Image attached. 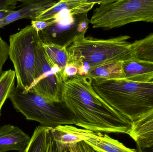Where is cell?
Listing matches in <instances>:
<instances>
[{"label": "cell", "mask_w": 153, "mask_h": 152, "mask_svg": "<svg viewBox=\"0 0 153 152\" xmlns=\"http://www.w3.org/2000/svg\"><path fill=\"white\" fill-rule=\"evenodd\" d=\"M92 81L77 75L63 83L62 101L73 114L76 126L95 133L128 134L132 121L98 95Z\"/></svg>", "instance_id": "obj_1"}, {"label": "cell", "mask_w": 153, "mask_h": 152, "mask_svg": "<svg viewBox=\"0 0 153 152\" xmlns=\"http://www.w3.org/2000/svg\"><path fill=\"white\" fill-rule=\"evenodd\" d=\"M92 85L101 98L132 122L153 110V83L96 79Z\"/></svg>", "instance_id": "obj_2"}, {"label": "cell", "mask_w": 153, "mask_h": 152, "mask_svg": "<svg viewBox=\"0 0 153 152\" xmlns=\"http://www.w3.org/2000/svg\"><path fill=\"white\" fill-rule=\"evenodd\" d=\"M129 36L109 39L92 37H79L67 48L69 63L78 68V75L86 76L97 67L114 61H123L133 58L132 43Z\"/></svg>", "instance_id": "obj_3"}, {"label": "cell", "mask_w": 153, "mask_h": 152, "mask_svg": "<svg viewBox=\"0 0 153 152\" xmlns=\"http://www.w3.org/2000/svg\"><path fill=\"white\" fill-rule=\"evenodd\" d=\"M14 109L27 120L53 128L62 125H76L73 114L64 102L51 101L38 94L15 87L9 97Z\"/></svg>", "instance_id": "obj_4"}, {"label": "cell", "mask_w": 153, "mask_h": 152, "mask_svg": "<svg viewBox=\"0 0 153 152\" xmlns=\"http://www.w3.org/2000/svg\"><path fill=\"white\" fill-rule=\"evenodd\" d=\"M90 19L94 28L108 30L137 21L153 22V0H104Z\"/></svg>", "instance_id": "obj_5"}, {"label": "cell", "mask_w": 153, "mask_h": 152, "mask_svg": "<svg viewBox=\"0 0 153 152\" xmlns=\"http://www.w3.org/2000/svg\"><path fill=\"white\" fill-rule=\"evenodd\" d=\"M39 37L30 25L10 35L9 57L14 67L16 88L28 91L35 83L36 51Z\"/></svg>", "instance_id": "obj_6"}, {"label": "cell", "mask_w": 153, "mask_h": 152, "mask_svg": "<svg viewBox=\"0 0 153 152\" xmlns=\"http://www.w3.org/2000/svg\"><path fill=\"white\" fill-rule=\"evenodd\" d=\"M54 18L53 24L38 32L39 38L43 43L65 48L85 35L90 23L88 13L74 15L66 9H62Z\"/></svg>", "instance_id": "obj_7"}, {"label": "cell", "mask_w": 153, "mask_h": 152, "mask_svg": "<svg viewBox=\"0 0 153 152\" xmlns=\"http://www.w3.org/2000/svg\"><path fill=\"white\" fill-rule=\"evenodd\" d=\"M63 72L49 60L40 38L36 51V72L34 85L28 91L34 92L51 101H62Z\"/></svg>", "instance_id": "obj_8"}, {"label": "cell", "mask_w": 153, "mask_h": 152, "mask_svg": "<svg viewBox=\"0 0 153 152\" xmlns=\"http://www.w3.org/2000/svg\"><path fill=\"white\" fill-rule=\"evenodd\" d=\"M50 133L59 152H63L80 142H85L94 137L96 133L71 125H62L52 128Z\"/></svg>", "instance_id": "obj_9"}, {"label": "cell", "mask_w": 153, "mask_h": 152, "mask_svg": "<svg viewBox=\"0 0 153 152\" xmlns=\"http://www.w3.org/2000/svg\"><path fill=\"white\" fill-rule=\"evenodd\" d=\"M21 8L13 11L5 18L0 21V28L21 19L36 20L38 17L54 6L59 1L54 0H20Z\"/></svg>", "instance_id": "obj_10"}, {"label": "cell", "mask_w": 153, "mask_h": 152, "mask_svg": "<svg viewBox=\"0 0 153 152\" xmlns=\"http://www.w3.org/2000/svg\"><path fill=\"white\" fill-rule=\"evenodd\" d=\"M31 137L19 128L8 124L0 127V152L27 150Z\"/></svg>", "instance_id": "obj_11"}, {"label": "cell", "mask_w": 153, "mask_h": 152, "mask_svg": "<svg viewBox=\"0 0 153 152\" xmlns=\"http://www.w3.org/2000/svg\"><path fill=\"white\" fill-rule=\"evenodd\" d=\"M126 79L140 83H153V62L133 58L123 62Z\"/></svg>", "instance_id": "obj_12"}, {"label": "cell", "mask_w": 153, "mask_h": 152, "mask_svg": "<svg viewBox=\"0 0 153 152\" xmlns=\"http://www.w3.org/2000/svg\"><path fill=\"white\" fill-rule=\"evenodd\" d=\"M128 134L136 142L137 146L148 147L153 145V118L139 119L132 122Z\"/></svg>", "instance_id": "obj_13"}, {"label": "cell", "mask_w": 153, "mask_h": 152, "mask_svg": "<svg viewBox=\"0 0 153 152\" xmlns=\"http://www.w3.org/2000/svg\"><path fill=\"white\" fill-rule=\"evenodd\" d=\"M94 152H138L128 148L123 144L106 134L96 133L94 137L85 142Z\"/></svg>", "instance_id": "obj_14"}, {"label": "cell", "mask_w": 153, "mask_h": 152, "mask_svg": "<svg viewBox=\"0 0 153 152\" xmlns=\"http://www.w3.org/2000/svg\"><path fill=\"white\" fill-rule=\"evenodd\" d=\"M123 63V61H114L104 64L90 70L86 76L93 80L126 79Z\"/></svg>", "instance_id": "obj_15"}, {"label": "cell", "mask_w": 153, "mask_h": 152, "mask_svg": "<svg viewBox=\"0 0 153 152\" xmlns=\"http://www.w3.org/2000/svg\"><path fill=\"white\" fill-rule=\"evenodd\" d=\"M53 128L38 126L35 129L26 152H50Z\"/></svg>", "instance_id": "obj_16"}, {"label": "cell", "mask_w": 153, "mask_h": 152, "mask_svg": "<svg viewBox=\"0 0 153 152\" xmlns=\"http://www.w3.org/2000/svg\"><path fill=\"white\" fill-rule=\"evenodd\" d=\"M42 44L50 62L54 66H58L63 74L65 69L69 62L67 48L43 43Z\"/></svg>", "instance_id": "obj_17"}, {"label": "cell", "mask_w": 153, "mask_h": 152, "mask_svg": "<svg viewBox=\"0 0 153 152\" xmlns=\"http://www.w3.org/2000/svg\"><path fill=\"white\" fill-rule=\"evenodd\" d=\"M134 58L153 62V33L132 43Z\"/></svg>", "instance_id": "obj_18"}, {"label": "cell", "mask_w": 153, "mask_h": 152, "mask_svg": "<svg viewBox=\"0 0 153 152\" xmlns=\"http://www.w3.org/2000/svg\"><path fill=\"white\" fill-rule=\"evenodd\" d=\"M15 71L9 70L4 71L0 76V112L6 100L15 89Z\"/></svg>", "instance_id": "obj_19"}, {"label": "cell", "mask_w": 153, "mask_h": 152, "mask_svg": "<svg viewBox=\"0 0 153 152\" xmlns=\"http://www.w3.org/2000/svg\"><path fill=\"white\" fill-rule=\"evenodd\" d=\"M9 44L2 39L0 35V76L3 72L4 65L9 57Z\"/></svg>", "instance_id": "obj_20"}, {"label": "cell", "mask_w": 153, "mask_h": 152, "mask_svg": "<svg viewBox=\"0 0 153 152\" xmlns=\"http://www.w3.org/2000/svg\"><path fill=\"white\" fill-rule=\"evenodd\" d=\"M78 68L75 65L68 63L64 71L63 75V82L68 80L69 79L76 76L78 75Z\"/></svg>", "instance_id": "obj_21"}, {"label": "cell", "mask_w": 153, "mask_h": 152, "mask_svg": "<svg viewBox=\"0 0 153 152\" xmlns=\"http://www.w3.org/2000/svg\"><path fill=\"white\" fill-rule=\"evenodd\" d=\"M55 21L56 19L55 18L48 21L34 20L31 21V25L36 30L37 32H39L53 24Z\"/></svg>", "instance_id": "obj_22"}, {"label": "cell", "mask_w": 153, "mask_h": 152, "mask_svg": "<svg viewBox=\"0 0 153 152\" xmlns=\"http://www.w3.org/2000/svg\"><path fill=\"white\" fill-rule=\"evenodd\" d=\"M69 152H94L85 142H80L68 148Z\"/></svg>", "instance_id": "obj_23"}, {"label": "cell", "mask_w": 153, "mask_h": 152, "mask_svg": "<svg viewBox=\"0 0 153 152\" xmlns=\"http://www.w3.org/2000/svg\"><path fill=\"white\" fill-rule=\"evenodd\" d=\"M18 1L0 0V11H12L17 8Z\"/></svg>", "instance_id": "obj_24"}, {"label": "cell", "mask_w": 153, "mask_h": 152, "mask_svg": "<svg viewBox=\"0 0 153 152\" xmlns=\"http://www.w3.org/2000/svg\"><path fill=\"white\" fill-rule=\"evenodd\" d=\"M50 152H59L56 147L55 142L52 138V136H51V144H50ZM62 152H69V151L68 149H66Z\"/></svg>", "instance_id": "obj_25"}, {"label": "cell", "mask_w": 153, "mask_h": 152, "mask_svg": "<svg viewBox=\"0 0 153 152\" xmlns=\"http://www.w3.org/2000/svg\"><path fill=\"white\" fill-rule=\"evenodd\" d=\"M137 148L138 152H153V145L145 147L137 146Z\"/></svg>", "instance_id": "obj_26"}, {"label": "cell", "mask_w": 153, "mask_h": 152, "mask_svg": "<svg viewBox=\"0 0 153 152\" xmlns=\"http://www.w3.org/2000/svg\"><path fill=\"white\" fill-rule=\"evenodd\" d=\"M14 10L0 11V21L5 18L7 16L10 15Z\"/></svg>", "instance_id": "obj_27"}, {"label": "cell", "mask_w": 153, "mask_h": 152, "mask_svg": "<svg viewBox=\"0 0 153 152\" xmlns=\"http://www.w3.org/2000/svg\"><path fill=\"white\" fill-rule=\"evenodd\" d=\"M152 118H153V110L140 119L147 120L150 119Z\"/></svg>", "instance_id": "obj_28"}, {"label": "cell", "mask_w": 153, "mask_h": 152, "mask_svg": "<svg viewBox=\"0 0 153 152\" xmlns=\"http://www.w3.org/2000/svg\"><path fill=\"white\" fill-rule=\"evenodd\" d=\"M1 112H0V116H1Z\"/></svg>", "instance_id": "obj_29"}, {"label": "cell", "mask_w": 153, "mask_h": 152, "mask_svg": "<svg viewBox=\"0 0 153 152\" xmlns=\"http://www.w3.org/2000/svg\"><path fill=\"white\" fill-rule=\"evenodd\" d=\"M26 152V151H25V152Z\"/></svg>", "instance_id": "obj_30"}]
</instances>
